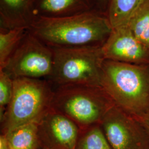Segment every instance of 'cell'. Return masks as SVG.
Returning <instances> with one entry per match:
<instances>
[{"instance_id": "1", "label": "cell", "mask_w": 149, "mask_h": 149, "mask_svg": "<svg viewBox=\"0 0 149 149\" xmlns=\"http://www.w3.org/2000/svg\"><path fill=\"white\" fill-rule=\"evenodd\" d=\"M29 31L51 48L102 45L113 28L98 10L61 18L37 17Z\"/></svg>"}, {"instance_id": "2", "label": "cell", "mask_w": 149, "mask_h": 149, "mask_svg": "<svg viewBox=\"0 0 149 149\" xmlns=\"http://www.w3.org/2000/svg\"><path fill=\"white\" fill-rule=\"evenodd\" d=\"M101 87L116 106L134 117L149 111V65L105 60Z\"/></svg>"}, {"instance_id": "3", "label": "cell", "mask_w": 149, "mask_h": 149, "mask_svg": "<svg viewBox=\"0 0 149 149\" xmlns=\"http://www.w3.org/2000/svg\"><path fill=\"white\" fill-rule=\"evenodd\" d=\"M54 90L49 80L13 79L11 101L1 119V134L29 123H38L51 108Z\"/></svg>"}, {"instance_id": "4", "label": "cell", "mask_w": 149, "mask_h": 149, "mask_svg": "<svg viewBox=\"0 0 149 149\" xmlns=\"http://www.w3.org/2000/svg\"><path fill=\"white\" fill-rule=\"evenodd\" d=\"M115 106L101 86L68 85L54 90L52 107L61 113L83 131L102 120Z\"/></svg>"}, {"instance_id": "5", "label": "cell", "mask_w": 149, "mask_h": 149, "mask_svg": "<svg viewBox=\"0 0 149 149\" xmlns=\"http://www.w3.org/2000/svg\"><path fill=\"white\" fill-rule=\"evenodd\" d=\"M53 69L49 81L56 87L68 85L101 86L104 59L102 45L52 48Z\"/></svg>"}, {"instance_id": "6", "label": "cell", "mask_w": 149, "mask_h": 149, "mask_svg": "<svg viewBox=\"0 0 149 149\" xmlns=\"http://www.w3.org/2000/svg\"><path fill=\"white\" fill-rule=\"evenodd\" d=\"M53 65V49L28 30L3 69L0 70L4 71L13 80L19 77L49 79Z\"/></svg>"}, {"instance_id": "7", "label": "cell", "mask_w": 149, "mask_h": 149, "mask_svg": "<svg viewBox=\"0 0 149 149\" xmlns=\"http://www.w3.org/2000/svg\"><path fill=\"white\" fill-rule=\"evenodd\" d=\"M113 149H149V137L135 118L116 105L107 112L101 124Z\"/></svg>"}, {"instance_id": "8", "label": "cell", "mask_w": 149, "mask_h": 149, "mask_svg": "<svg viewBox=\"0 0 149 149\" xmlns=\"http://www.w3.org/2000/svg\"><path fill=\"white\" fill-rule=\"evenodd\" d=\"M42 148L75 149L80 134L78 126L52 107L38 123Z\"/></svg>"}, {"instance_id": "9", "label": "cell", "mask_w": 149, "mask_h": 149, "mask_svg": "<svg viewBox=\"0 0 149 149\" xmlns=\"http://www.w3.org/2000/svg\"><path fill=\"white\" fill-rule=\"evenodd\" d=\"M102 51L104 60L149 65V48L134 36L127 25L113 29Z\"/></svg>"}, {"instance_id": "10", "label": "cell", "mask_w": 149, "mask_h": 149, "mask_svg": "<svg viewBox=\"0 0 149 149\" xmlns=\"http://www.w3.org/2000/svg\"><path fill=\"white\" fill-rule=\"evenodd\" d=\"M95 10H98L97 0H36L35 15L36 18H61Z\"/></svg>"}, {"instance_id": "11", "label": "cell", "mask_w": 149, "mask_h": 149, "mask_svg": "<svg viewBox=\"0 0 149 149\" xmlns=\"http://www.w3.org/2000/svg\"><path fill=\"white\" fill-rule=\"evenodd\" d=\"M36 0H0V28H29L36 19Z\"/></svg>"}, {"instance_id": "12", "label": "cell", "mask_w": 149, "mask_h": 149, "mask_svg": "<svg viewBox=\"0 0 149 149\" xmlns=\"http://www.w3.org/2000/svg\"><path fill=\"white\" fill-rule=\"evenodd\" d=\"M4 135L10 149H39L42 148L36 123L21 125Z\"/></svg>"}, {"instance_id": "13", "label": "cell", "mask_w": 149, "mask_h": 149, "mask_svg": "<svg viewBox=\"0 0 149 149\" xmlns=\"http://www.w3.org/2000/svg\"><path fill=\"white\" fill-rule=\"evenodd\" d=\"M144 0H110L107 16L113 29L127 25L134 13Z\"/></svg>"}, {"instance_id": "14", "label": "cell", "mask_w": 149, "mask_h": 149, "mask_svg": "<svg viewBox=\"0 0 149 149\" xmlns=\"http://www.w3.org/2000/svg\"><path fill=\"white\" fill-rule=\"evenodd\" d=\"M28 30V28L25 27L9 29L0 28V70L3 69Z\"/></svg>"}, {"instance_id": "15", "label": "cell", "mask_w": 149, "mask_h": 149, "mask_svg": "<svg viewBox=\"0 0 149 149\" xmlns=\"http://www.w3.org/2000/svg\"><path fill=\"white\" fill-rule=\"evenodd\" d=\"M127 26L139 40L149 48V0H144Z\"/></svg>"}, {"instance_id": "16", "label": "cell", "mask_w": 149, "mask_h": 149, "mask_svg": "<svg viewBox=\"0 0 149 149\" xmlns=\"http://www.w3.org/2000/svg\"><path fill=\"white\" fill-rule=\"evenodd\" d=\"M75 149H113L101 125H95L80 132Z\"/></svg>"}, {"instance_id": "17", "label": "cell", "mask_w": 149, "mask_h": 149, "mask_svg": "<svg viewBox=\"0 0 149 149\" xmlns=\"http://www.w3.org/2000/svg\"><path fill=\"white\" fill-rule=\"evenodd\" d=\"M13 80L3 70H0V117H3L6 108L11 101Z\"/></svg>"}, {"instance_id": "18", "label": "cell", "mask_w": 149, "mask_h": 149, "mask_svg": "<svg viewBox=\"0 0 149 149\" xmlns=\"http://www.w3.org/2000/svg\"><path fill=\"white\" fill-rule=\"evenodd\" d=\"M134 118L141 124L149 137V111L140 116Z\"/></svg>"}, {"instance_id": "19", "label": "cell", "mask_w": 149, "mask_h": 149, "mask_svg": "<svg viewBox=\"0 0 149 149\" xmlns=\"http://www.w3.org/2000/svg\"><path fill=\"white\" fill-rule=\"evenodd\" d=\"M109 1L110 0H97L98 9L106 13Z\"/></svg>"}, {"instance_id": "20", "label": "cell", "mask_w": 149, "mask_h": 149, "mask_svg": "<svg viewBox=\"0 0 149 149\" xmlns=\"http://www.w3.org/2000/svg\"><path fill=\"white\" fill-rule=\"evenodd\" d=\"M0 149H10L6 136L3 134L0 135Z\"/></svg>"}, {"instance_id": "21", "label": "cell", "mask_w": 149, "mask_h": 149, "mask_svg": "<svg viewBox=\"0 0 149 149\" xmlns=\"http://www.w3.org/2000/svg\"><path fill=\"white\" fill-rule=\"evenodd\" d=\"M44 149V148H40V149Z\"/></svg>"}]
</instances>
